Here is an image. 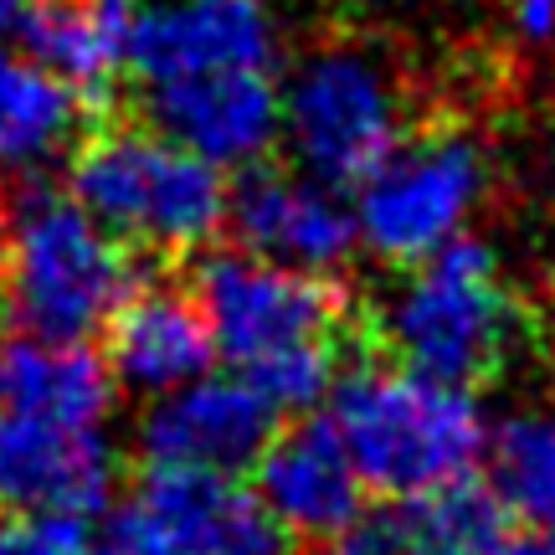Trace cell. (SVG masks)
Masks as SVG:
<instances>
[{"instance_id": "obj_8", "label": "cell", "mask_w": 555, "mask_h": 555, "mask_svg": "<svg viewBox=\"0 0 555 555\" xmlns=\"http://www.w3.org/2000/svg\"><path fill=\"white\" fill-rule=\"evenodd\" d=\"M401 134L397 73L365 47H319L283 82L278 139L304 176L360 185Z\"/></svg>"}, {"instance_id": "obj_11", "label": "cell", "mask_w": 555, "mask_h": 555, "mask_svg": "<svg viewBox=\"0 0 555 555\" xmlns=\"http://www.w3.org/2000/svg\"><path fill=\"white\" fill-rule=\"evenodd\" d=\"M278 433V412L242 376H196L150 397L139 416V448L150 463H185V468H217L242 474L258 463L262 442Z\"/></svg>"}, {"instance_id": "obj_14", "label": "cell", "mask_w": 555, "mask_h": 555, "mask_svg": "<svg viewBox=\"0 0 555 555\" xmlns=\"http://www.w3.org/2000/svg\"><path fill=\"white\" fill-rule=\"evenodd\" d=\"M103 335H108L103 365L114 386H129L139 397H165L185 380L206 376L217 356L196 294H185L176 283L129 288L119 309L108 314Z\"/></svg>"}, {"instance_id": "obj_2", "label": "cell", "mask_w": 555, "mask_h": 555, "mask_svg": "<svg viewBox=\"0 0 555 555\" xmlns=\"http://www.w3.org/2000/svg\"><path fill=\"white\" fill-rule=\"evenodd\" d=\"M196 304L206 314L217 356L278 416L309 412L335 386L339 294L319 273L278 268L253 253H217L201 262Z\"/></svg>"}, {"instance_id": "obj_20", "label": "cell", "mask_w": 555, "mask_h": 555, "mask_svg": "<svg viewBox=\"0 0 555 555\" xmlns=\"http://www.w3.org/2000/svg\"><path fill=\"white\" fill-rule=\"evenodd\" d=\"M330 555H427V551H422V535H416L406 499H391V509H360L330 540Z\"/></svg>"}, {"instance_id": "obj_18", "label": "cell", "mask_w": 555, "mask_h": 555, "mask_svg": "<svg viewBox=\"0 0 555 555\" xmlns=\"http://www.w3.org/2000/svg\"><path fill=\"white\" fill-rule=\"evenodd\" d=\"M489 489L509 519L530 530H555V406H519L483 442Z\"/></svg>"}, {"instance_id": "obj_4", "label": "cell", "mask_w": 555, "mask_h": 555, "mask_svg": "<svg viewBox=\"0 0 555 555\" xmlns=\"http://www.w3.org/2000/svg\"><path fill=\"white\" fill-rule=\"evenodd\" d=\"M0 283L11 319L26 335L88 339L134 288V262L129 242L88 217L73 191L31 185L16 196V211L5 221Z\"/></svg>"}, {"instance_id": "obj_24", "label": "cell", "mask_w": 555, "mask_h": 555, "mask_svg": "<svg viewBox=\"0 0 555 555\" xmlns=\"http://www.w3.org/2000/svg\"><path fill=\"white\" fill-rule=\"evenodd\" d=\"M0 555H26V535H21V519L0 509Z\"/></svg>"}, {"instance_id": "obj_9", "label": "cell", "mask_w": 555, "mask_h": 555, "mask_svg": "<svg viewBox=\"0 0 555 555\" xmlns=\"http://www.w3.org/2000/svg\"><path fill=\"white\" fill-rule=\"evenodd\" d=\"M114 555H283L288 535L237 474L150 463L114 515Z\"/></svg>"}, {"instance_id": "obj_19", "label": "cell", "mask_w": 555, "mask_h": 555, "mask_svg": "<svg viewBox=\"0 0 555 555\" xmlns=\"http://www.w3.org/2000/svg\"><path fill=\"white\" fill-rule=\"evenodd\" d=\"M406 509L427 555H504L509 545V509L489 483H474V474L406 499Z\"/></svg>"}, {"instance_id": "obj_6", "label": "cell", "mask_w": 555, "mask_h": 555, "mask_svg": "<svg viewBox=\"0 0 555 555\" xmlns=\"http://www.w3.org/2000/svg\"><path fill=\"white\" fill-rule=\"evenodd\" d=\"M386 339L412 371L457 386L489 376L515 339V294L494 247L457 237L406 262V278L386 298Z\"/></svg>"}, {"instance_id": "obj_10", "label": "cell", "mask_w": 555, "mask_h": 555, "mask_svg": "<svg viewBox=\"0 0 555 555\" xmlns=\"http://www.w3.org/2000/svg\"><path fill=\"white\" fill-rule=\"evenodd\" d=\"M227 221L237 227L242 253L268 258L298 273H335L356 253V211L339 185L314 180L304 170H262L227 196Z\"/></svg>"}, {"instance_id": "obj_16", "label": "cell", "mask_w": 555, "mask_h": 555, "mask_svg": "<svg viewBox=\"0 0 555 555\" xmlns=\"http://www.w3.org/2000/svg\"><path fill=\"white\" fill-rule=\"evenodd\" d=\"M0 406L52 416L67 427H108L114 376L82 339L26 335L0 345Z\"/></svg>"}, {"instance_id": "obj_22", "label": "cell", "mask_w": 555, "mask_h": 555, "mask_svg": "<svg viewBox=\"0 0 555 555\" xmlns=\"http://www.w3.org/2000/svg\"><path fill=\"white\" fill-rule=\"evenodd\" d=\"M504 555H555V530H530L525 540H509Z\"/></svg>"}, {"instance_id": "obj_26", "label": "cell", "mask_w": 555, "mask_h": 555, "mask_svg": "<svg viewBox=\"0 0 555 555\" xmlns=\"http://www.w3.org/2000/svg\"><path fill=\"white\" fill-rule=\"evenodd\" d=\"M99 555H114V551H108V545H103V551H99Z\"/></svg>"}, {"instance_id": "obj_17", "label": "cell", "mask_w": 555, "mask_h": 555, "mask_svg": "<svg viewBox=\"0 0 555 555\" xmlns=\"http://www.w3.org/2000/svg\"><path fill=\"white\" fill-rule=\"evenodd\" d=\"M78 129V93L41 62L0 47V170L52 159Z\"/></svg>"}, {"instance_id": "obj_7", "label": "cell", "mask_w": 555, "mask_h": 555, "mask_svg": "<svg viewBox=\"0 0 555 555\" xmlns=\"http://www.w3.org/2000/svg\"><path fill=\"white\" fill-rule=\"evenodd\" d=\"M489 150L463 129L397 139L356 185V242L380 262H422L427 253L468 237V221L489 196Z\"/></svg>"}, {"instance_id": "obj_13", "label": "cell", "mask_w": 555, "mask_h": 555, "mask_svg": "<svg viewBox=\"0 0 555 555\" xmlns=\"http://www.w3.org/2000/svg\"><path fill=\"white\" fill-rule=\"evenodd\" d=\"M365 494L330 422H298L262 442L258 499L288 540H335L365 509Z\"/></svg>"}, {"instance_id": "obj_3", "label": "cell", "mask_w": 555, "mask_h": 555, "mask_svg": "<svg viewBox=\"0 0 555 555\" xmlns=\"http://www.w3.org/2000/svg\"><path fill=\"white\" fill-rule=\"evenodd\" d=\"M324 422L345 442L360 483L386 499H416L468 478L489 442L483 406L468 386L401 360L335 376Z\"/></svg>"}, {"instance_id": "obj_21", "label": "cell", "mask_w": 555, "mask_h": 555, "mask_svg": "<svg viewBox=\"0 0 555 555\" xmlns=\"http://www.w3.org/2000/svg\"><path fill=\"white\" fill-rule=\"evenodd\" d=\"M504 21H509V37H515L525 52L555 47V0H509V5H504Z\"/></svg>"}, {"instance_id": "obj_15", "label": "cell", "mask_w": 555, "mask_h": 555, "mask_svg": "<svg viewBox=\"0 0 555 555\" xmlns=\"http://www.w3.org/2000/svg\"><path fill=\"white\" fill-rule=\"evenodd\" d=\"M134 16L139 0H31L21 41L73 93H103L129 67Z\"/></svg>"}, {"instance_id": "obj_1", "label": "cell", "mask_w": 555, "mask_h": 555, "mask_svg": "<svg viewBox=\"0 0 555 555\" xmlns=\"http://www.w3.org/2000/svg\"><path fill=\"white\" fill-rule=\"evenodd\" d=\"M155 129L217 170H253L278 144L273 0H139L129 67Z\"/></svg>"}, {"instance_id": "obj_23", "label": "cell", "mask_w": 555, "mask_h": 555, "mask_svg": "<svg viewBox=\"0 0 555 555\" xmlns=\"http://www.w3.org/2000/svg\"><path fill=\"white\" fill-rule=\"evenodd\" d=\"M26 5H31V0H0V41L21 37V21H26Z\"/></svg>"}, {"instance_id": "obj_5", "label": "cell", "mask_w": 555, "mask_h": 555, "mask_svg": "<svg viewBox=\"0 0 555 555\" xmlns=\"http://www.w3.org/2000/svg\"><path fill=\"white\" fill-rule=\"evenodd\" d=\"M67 191L119 242L196 253L227 221V170L165 129H103L73 155Z\"/></svg>"}, {"instance_id": "obj_25", "label": "cell", "mask_w": 555, "mask_h": 555, "mask_svg": "<svg viewBox=\"0 0 555 555\" xmlns=\"http://www.w3.org/2000/svg\"><path fill=\"white\" fill-rule=\"evenodd\" d=\"M0 262H5V217H0Z\"/></svg>"}, {"instance_id": "obj_12", "label": "cell", "mask_w": 555, "mask_h": 555, "mask_svg": "<svg viewBox=\"0 0 555 555\" xmlns=\"http://www.w3.org/2000/svg\"><path fill=\"white\" fill-rule=\"evenodd\" d=\"M114 489V453L103 427H67L52 416L0 406V509L99 515Z\"/></svg>"}]
</instances>
